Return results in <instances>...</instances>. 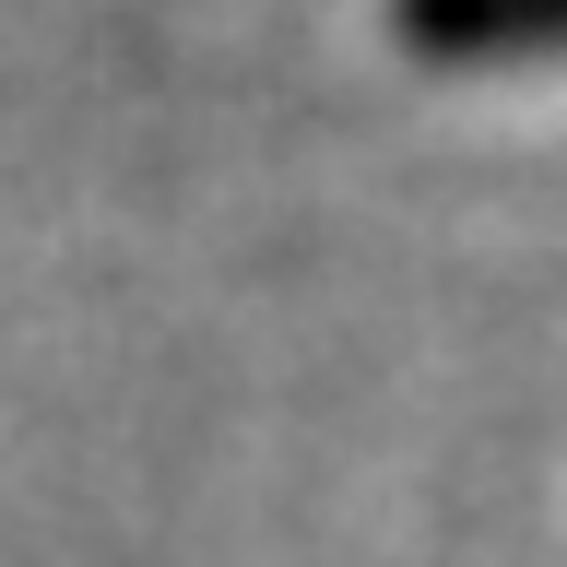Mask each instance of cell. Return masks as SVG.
I'll use <instances>...</instances> for the list:
<instances>
[{"label": "cell", "instance_id": "1", "mask_svg": "<svg viewBox=\"0 0 567 567\" xmlns=\"http://www.w3.org/2000/svg\"><path fill=\"white\" fill-rule=\"evenodd\" d=\"M402 24L425 48H556L567 0H402Z\"/></svg>", "mask_w": 567, "mask_h": 567}]
</instances>
